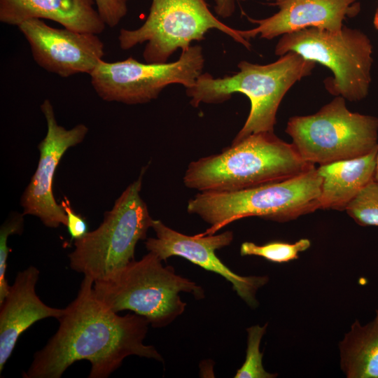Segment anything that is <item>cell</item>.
Here are the masks:
<instances>
[{"label":"cell","mask_w":378,"mask_h":378,"mask_svg":"<svg viewBox=\"0 0 378 378\" xmlns=\"http://www.w3.org/2000/svg\"><path fill=\"white\" fill-rule=\"evenodd\" d=\"M94 1L102 19L110 27L117 26L127 13V1L124 0H94Z\"/></svg>","instance_id":"obj_23"},{"label":"cell","mask_w":378,"mask_h":378,"mask_svg":"<svg viewBox=\"0 0 378 378\" xmlns=\"http://www.w3.org/2000/svg\"><path fill=\"white\" fill-rule=\"evenodd\" d=\"M94 281L85 276L75 300L58 319L59 326L37 351L24 378H60L74 363L91 364L90 378H106L129 356L163 361L151 345L144 344L149 323L136 314L120 316L97 297Z\"/></svg>","instance_id":"obj_1"},{"label":"cell","mask_w":378,"mask_h":378,"mask_svg":"<svg viewBox=\"0 0 378 378\" xmlns=\"http://www.w3.org/2000/svg\"><path fill=\"white\" fill-rule=\"evenodd\" d=\"M152 228L156 237L145 242L148 252L155 253L161 260L172 256L183 258L202 268L213 272L229 281L237 293L248 306L255 308L258 290L269 281L267 276L239 275L227 267L216 255V251L229 246L233 240L232 231L219 234L189 236L167 226L160 220H153Z\"/></svg>","instance_id":"obj_12"},{"label":"cell","mask_w":378,"mask_h":378,"mask_svg":"<svg viewBox=\"0 0 378 378\" xmlns=\"http://www.w3.org/2000/svg\"><path fill=\"white\" fill-rule=\"evenodd\" d=\"M322 179L314 167L298 176L232 192H200L187 205L190 214L210 225L200 236L214 234L247 217L287 222L318 209Z\"/></svg>","instance_id":"obj_4"},{"label":"cell","mask_w":378,"mask_h":378,"mask_svg":"<svg viewBox=\"0 0 378 378\" xmlns=\"http://www.w3.org/2000/svg\"><path fill=\"white\" fill-rule=\"evenodd\" d=\"M124 1H127L128 0H124Z\"/></svg>","instance_id":"obj_28"},{"label":"cell","mask_w":378,"mask_h":378,"mask_svg":"<svg viewBox=\"0 0 378 378\" xmlns=\"http://www.w3.org/2000/svg\"><path fill=\"white\" fill-rule=\"evenodd\" d=\"M41 109L46 120L47 132L38 145L40 152L38 166L22 195L20 204L24 215L35 216L46 226L56 228L60 225L66 226L67 216L54 197V174L65 152L83 141L88 128L78 124L66 130L58 125L49 99L43 101Z\"/></svg>","instance_id":"obj_11"},{"label":"cell","mask_w":378,"mask_h":378,"mask_svg":"<svg viewBox=\"0 0 378 378\" xmlns=\"http://www.w3.org/2000/svg\"><path fill=\"white\" fill-rule=\"evenodd\" d=\"M339 350L340 368L347 378H378V309L370 322L354 321Z\"/></svg>","instance_id":"obj_18"},{"label":"cell","mask_w":378,"mask_h":378,"mask_svg":"<svg viewBox=\"0 0 378 378\" xmlns=\"http://www.w3.org/2000/svg\"><path fill=\"white\" fill-rule=\"evenodd\" d=\"M374 181L378 182V153L377 156V163H376V170H375V175H374Z\"/></svg>","instance_id":"obj_27"},{"label":"cell","mask_w":378,"mask_h":378,"mask_svg":"<svg viewBox=\"0 0 378 378\" xmlns=\"http://www.w3.org/2000/svg\"><path fill=\"white\" fill-rule=\"evenodd\" d=\"M289 52L332 71L333 76L323 80L330 94L349 102H359L368 96L373 47L368 36L360 29L344 25L337 31L311 27L286 34L276 43L274 54L281 56Z\"/></svg>","instance_id":"obj_7"},{"label":"cell","mask_w":378,"mask_h":378,"mask_svg":"<svg viewBox=\"0 0 378 378\" xmlns=\"http://www.w3.org/2000/svg\"><path fill=\"white\" fill-rule=\"evenodd\" d=\"M67 216V229L71 236V240L79 239L83 237L88 232V223L84 218L76 214L71 206V202L64 196L61 204Z\"/></svg>","instance_id":"obj_24"},{"label":"cell","mask_w":378,"mask_h":378,"mask_svg":"<svg viewBox=\"0 0 378 378\" xmlns=\"http://www.w3.org/2000/svg\"><path fill=\"white\" fill-rule=\"evenodd\" d=\"M211 29H217L251 49L249 41L220 21L204 0H152L142 25L133 30L121 29L118 41L122 50L146 43L144 61L166 63L178 49L186 50L193 41L204 39Z\"/></svg>","instance_id":"obj_9"},{"label":"cell","mask_w":378,"mask_h":378,"mask_svg":"<svg viewBox=\"0 0 378 378\" xmlns=\"http://www.w3.org/2000/svg\"><path fill=\"white\" fill-rule=\"evenodd\" d=\"M246 0H214V11L217 15L227 18L233 15L235 11L236 1Z\"/></svg>","instance_id":"obj_25"},{"label":"cell","mask_w":378,"mask_h":378,"mask_svg":"<svg viewBox=\"0 0 378 378\" xmlns=\"http://www.w3.org/2000/svg\"><path fill=\"white\" fill-rule=\"evenodd\" d=\"M148 252L139 260H132L106 280L95 281L94 293L113 312L130 310L144 317L151 326H168L186 309L179 293L204 298L202 288L177 274L172 266Z\"/></svg>","instance_id":"obj_5"},{"label":"cell","mask_w":378,"mask_h":378,"mask_svg":"<svg viewBox=\"0 0 378 378\" xmlns=\"http://www.w3.org/2000/svg\"><path fill=\"white\" fill-rule=\"evenodd\" d=\"M237 66V73L223 78H214L209 73L201 74L195 84L186 90L194 107L201 103H223L235 93L248 98V115L232 142L252 134L273 132L276 113L284 95L295 83L311 75L316 62L289 52L270 64L243 60Z\"/></svg>","instance_id":"obj_3"},{"label":"cell","mask_w":378,"mask_h":378,"mask_svg":"<svg viewBox=\"0 0 378 378\" xmlns=\"http://www.w3.org/2000/svg\"><path fill=\"white\" fill-rule=\"evenodd\" d=\"M145 170L105 212L100 225L75 240V248L69 255L73 270L94 281L106 280L134 260L136 245L146 239L153 220L140 196Z\"/></svg>","instance_id":"obj_6"},{"label":"cell","mask_w":378,"mask_h":378,"mask_svg":"<svg viewBox=\"0 0 378 378\" xmlns=\"http://www.w3.org/2000/svg\"><path fill=\"white\" fill-rule=\"evenodd\" d=\"M336 96L316 113L290 117L285 132L306 162L319 165L364 156L378 146V118L350 111Z\"/></svg>","instance_id":"obj_8"},{"label":"cell","mask_w":378,"mask_h":378,"mask_svg":"<svg viewBox=\"0 0 378 378\" xmlns=\"http://www.w3.org/2000/svg\"><path fill=\"white\" fill-rule=\"evenodd\" d=\"M24 214H12L0 228V304L7 295L10 286L5 276L10 252L8 239L11 234H20L24 227Z\"/></svg>","instance_id":"obj_22"},{"label":"cell","mask_w":378,"mask_h":378,"mask_svg":"<svg viewBox=\"0 0 378 378\" xmlns=\"http://www.w3.org/2000/svg\"><path fill=\"white\" fill-rule=\"evenodd\" d=\"M310 246L308 239H300L294 243L274 241L263 245L245 241L241 245L240 254L242 256H259L272 262L283 263L298 259L299 253Z\"/></svg>","instance_id":"obj_19"},{"label":"cell","mask_w":378,"mask_h":378,"mask_svg":"<svg viewBox=\"0 0 378 378\" xmlns=\"http://www.w3.org/2000/svg\"><path fill=\"white\" fill-rule=\"evenodd\" d=\"M279 10L263 19L247 17L256 27L238 30L246 40L259 36L272 39L303 29L316 27L331 31L342 29L344 21L360 10L358 0H268Z\"/></svg>","instance_id":"obj_14"},{"label":"cell","mask_w":378,"mask_h":378,"mask_svg":"<svg viewBox=\"0 0 378 378\" xmlns=\"http://www.w3.org/2000/svg\"><path fill=\"white\" fill-rule=\"evenodd\" d=\"M27 41L36 64L61 77L88 74L104 55V44L98 34L48 25L33 18L18 26Z\"/></svg>","instance_id":"obj_13"},{"label":"cell","mask_w":378,"mask_h":378,"mask_svg":"<svg viewBox=\"0 0 378 378\" xmlns=\"http://www.w3.org/2000/svg\"><path fill=\"white\" fill-rule=\"evenodd\" d=\"M267 324L254 325L247 328V348L245 360L234 375V378H274L277 374L267 372L262 365L263 354L260 351L261 340Z\"/></svg>","instance_id":"obj_20"},{"label":"cell","mask_w":378,"mask_h":378,"mask_svg":"<svg viewBox=\"0 0 378 378\" xmlns=\"http://www.w3.org/2000/svg\"><path fill=\"white\" fill-rule=\"evenodd\" d=\"M94 5V0H0V21L18 27L30 19H46L71 30L99 34L106 24Z\"/></svg>","instance_id":"obj_16"},{"label":"cell","mask_w":378,"mask_h":378,"mask_svg":"<svg viewBox=\"0 0 378 378\" xmlns=\"http://www.w3.org/2000/svg\"><path fill=\"white\" fill-rule=\"evenodd\" d=\"M204 64L202 48L195 45L181 51L173 62L142 63L132 57L115 62L102 59L90 76L92 86L102 99L141 104L157 99L169 85L192 87L202 74Z\"/></svg>","instance_id":"obj_10"},{"label":"cell","mask_w":378,"mask_h":378,"mask_svg":"<svg viewBox=\"0 0 378 378\" xmlns=\"http://www.w3.org/2000/svg\"><path fill=\"white\" fill-rule=\"evenodd\" d=\"M39 271L34 266L18 272L0 304V372L23 332L41 319L58 320L66 312V308L49 307L39 299L35 291Z\"/></svg>","instance_id":"obj_15"},{"label":"cell","mask_w":378,"mask_h":378,"mask_svg":"<svg viewBox=\"0 0 378 378\" xmlns=\"http://www.w3.org/2000/svg\"><path fill=\"white\" fill-rule=\"evenodd\" d=\"M314 167L274 132L252 134L221 153L191 162L184 185L200 192H232L283 181Z\"/></svg>","instance_id":"obj_2"},{"label":"cell","mask_w":378,"mask_h":378,"mask_svg":"<svg viewBox=\"0 0 378 378\" xmlns=\"http://www.w3.org/2000/svg\"><path fill=\"white\" fill-rule=\"evenodd\" d=\"M345 211L359 225L378 227V182L373 180L362 188Z\"/></svg>","instance_id":"obj_21"},{"label":"cell","mask_w":378,"mask_h":378,"mask_svg":"<svg viewBox=\"0 0 378 378\" xmlns=\"http://www.w3.org/2000/svg\"><path fill=\"white\" fill-rule=\"evenodd\" d=\"M373 25H374V27L377 30H378V8L376 9V10L374 12V14Z\"/></svg>","instance_id":"obj_26"},{"label":"cell","mask_w":378,"mask_h":378,"mask_svg":"<svg viewBox=\"0 0 378 378\" xmlns=\"http://www.w3.org/2000/svg\"><path fill=\"white\" fill-rule=\"evenodd\" d=\"M377 153L378 146L364 156L319 165L318 209L345 211L360 190L374 180Z\"/></svg>","instance_id":"obj_17"}]
</instances>
